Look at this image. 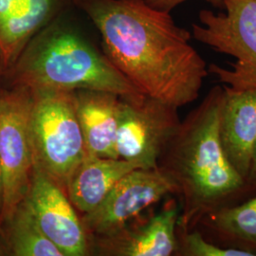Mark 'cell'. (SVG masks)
<instances>
[{
  "instance_id": "obj_22",
  "label": "cell",
  "mask_w": 256,
  "mask_h": 256,
  "mask_svg": "<svg viewBox=\"0 0 256 256\" xmlns=\"http://www.w3.org/2000/svg\"><path fill=\"white\" fill-rule=\"evenodd\" d=\"M2 74H3V72H2V70H1V68H0V75Z\"/></svg>"
},
{
  "instance_id": "obj_16",
  "label": "cell",
  "mask_w": 256,
  "mask_h": 256,
  "mask_svg": "<svg viewBox=\"0 0 256 256\" xmlns=\"http://www.w3.org/2000/svg\"><path fill=\"white\" fill-rule=\"evenodd\" d=\"M0 226L7 238L10 256H64L46 238L24 200Z\"/></svg>"
},
{
  "instance_id": "obj_4",
  "label": "cell",
  "mask_w": 256,
  "mask_h": 256,
  "mask_svg": "<svg viewBox=\"0 0 256 256\" xmlns=\"http://www.w3.org/2000/svg\"><path fill=\"white\" fill-rule=\"evenodd\" d=\"M30 92V134L34 168L66 192L72 174L88 155L75 110L74 90Z\"/></svg>"
},
{
  "instance_id": "obj_8",
  "label": "cell",
  "mask_w": 256,
  "mask_h": 256,
  "mask_svg": "<svg viewBox=\"0 0 256 256\" xmlns=\"http://www.w3.org/2000/svg\"><path fill=\"white\" fill-rule=\"evenodd\" d=\"M170 194H176V184L162 169H134L95 210L81 216L82 226L88 236L111 234Z\"/></svg>"
},
{
  "instance_id": "obj_9",
  "label": "cell",
  "mask_w": 256,
  "mask_h": 256,
  "mask_svg": "<svg viewBox=\"0 0 256 256\" xmlns=\"http://www.w3.org/2000/svg\"><path fill=\"white\" fill-rule=\"evenodd\" d=\"M24 200L46 238L64 256H90V239L81 216L64 190L48 176L32 169Z\"/></svg>"
},
{
  "instance_id": "obj_7",
  "label": "cell",
  "mask_w": 256,
  "mask_h": 256,
  "mask_svg": "<svg viewBox=\"0 0 256 256\" xmlns=\"http://www.w3.org/2000/svg\"><path fill=\"white\" fill-rule=\"evenodd\" d=\"M178 110L147 96L140 100L120 97L115 146L117 158L144 169L156 168L165 147L180 124Z\"/></svg>"
},
{
  "instance_id": "obj_6",
  "label": "cell",
  "mask_w": 256,
  "mask_h": 256,
  "mask_svg": "<svg viewBox=\"0 0 256 256\" xmlns=\"http://www.w3.org/2000/svg\"><path fill=\"white\" fill-rule=\"evenodd\" d=\"M32 92L12 86L0 90V165L3 176L2 221L27 196L34 158L30 134Z\"/></svg>"
},
{
  "instance_id": "obj_19",
  "label": "cell",
  "mask_w": 256,
  "mask_h": 256,
  "mask_svg": "<svg viewBox=\"0 0 256 256\" xmlns=\"http://www.w3.org/2000/svg\"><path fill=\"white\" fill-rule=\"evenodd\" d=\"M248 182L256 191V140L254 147V154H252V165L250 174L248 176Z\"/></svg>"
},
{
  "instance_id": "obj_13",
  "label": "cell",
  "mask_w": 256,
  "mask_h": 256,
  "mask_svg": "<svg viewBox=\"0 0 256 256\" xmlns=\"http://www.w3.org/2000/svg\"><path fill=\"white\" fill-rule=\"evenodd\" d=\"M77 118L88 155L118 158L116 138L120 97L112 92L74 90Z\"/></svg>"
},
{
  "instance_id": "obj_21",
  "label": "cell",
  "mask_w": 256,
  "mask_h": 256,
  "mask_svg": "<svg viewBox=\"0 0 256 256\" xmlns=\"http://www.w3.org/2000/svg\"><path fill=\"white\" fill-rule=\"evenodd\" d=\"M3 210H4V189H3V176L2 169L0 165V225L3 218Z\"/></svg>"
},
{
  "instance_id": "obj_18",
  "label": "cell",
  "mask_w": 256,
  "mask_h": 256,
  "mask_svg": "<svg viewBox=\"0 0 256 256\" xmlns=\"http://www.w3.org/2000/svg\"><path fill=\"white\" fill-rule=\"evenodd\" d=\"M144 1L149 6L155 9L170 12L176 6H178V4L182 3L186 0H144ZM207 1L216 8H218V9L224 8L223 0H207Z\"/></svg>"
},
{
  "instance_id": "obj_1",
  "label": "cell",
  "mask_w": 256,
  "mask_h": 256,
  "mask_svg": "<svg viewBox=\"0 0 256 256\" xmlns=\"http://www.w3.org/2000/svg\"><path fill=\"white\" fill-rule=\"evenodd\" d=\"M98 28L104 54L138 92L178 108L198 100L208 76L191 34L144 0H72Z\"/></svg>"
},
{
  "instance_id": "obj_11",
  "label": "cell",
  "mask_w": 256,
  "mask_h": 256,
  "mask_svg": "<svg viewBox=\"0 0 256 256\" xmlns=\"http://www.w3.org/2000/svg\"><path fill=\"white\" fill-rule=\"evenodd\" d=\"M72 0H0V68L7 72L30 39Z\"/></svg>"
},
{
  "instance_id": "obj_10",
  "label": "cell",
  "mask_w": 256,
  "mask_h": 256,
  "mask_svg": "<svg viewBox=\"0 0 256 256\" xmlns=\"http://www.w3.org/2000/svg\"><path fill=\"white\" fill-rule=\"evenodd\" d=\"M180 212V205L171 200L164 210L142 222L129 221L111 234L88 236L90 256H173L178 247Z\"/></svg>"
},
{
  "instance_id": "obj_5",
  "label": "cell",
  "mask_w": 256,
  "mask_h": 256,
  "mask_svg": "<svg viewBox=\"0 0 256 256\" xmlns=\"http://www.w3.org/2000/svg\"><path fill=\"white\" fill-rule=\"evenodd\" d=\"M224 12H200L202 25L192 24L194 37L216 52L230 55V68L212 64L208 72L236 92L256 90V0H223Z\"/></svg>"
},
{
  "instance_id": "obj_17",
  "label": "cell",
  "mask_w": 256,
  "mask_h": 256,
  "mask_svg": "<svg viewBox=\"0 0 256 256\" xmlns=\"http://www.w3.org/2000/svg\"><path fill=\"white\" fill-rule=\"evenodd\" d=\"M176 256H254L247 250L216 245L204 238L198 229L184 230L176 227Z\"/></svg>"
},
{
  "instance_id": "obj_20",
  "label": "cell",
  "mask_w": 256,
  "mask_h": 256,
  "mask_svg": "<svg viewBox=\"0 0 256 256\" xmlns=\"http://www.w3.org/2000/svg\"><path fill=\"white\" fill-rule=\"evenodd\" d=\"M10 256L9 244H8L6 236L4 234V230L0 226V256Z\"/></svg>"
},
{
  "instance_id": "obj_15",
  "label": "cell",
  "mask_w": 256,
  "mask_h": 256,
  "mask_svg": "<svg viewBox=\"0 0 256 256\" xmlns=\"http://www.w3.org/2000/svg\"><path fill=\"white\" fill-rule=\"evenodd\" d=\"M194 229L216 245L247 250L256 256V194L204 216Z\"/></svg>"
},
{
  "instance_id": "obj_2",
  "label": "cell",
  "mask_w": 256,
  "mask_h": 256,
  "mask_svg": "<svg viewBox=\"0 0 256 256\" xmlns=\"http://www.w3.org/2000/svg\"><path fill=\"white\" fill-rule=\"evenodd\" d=\"M225 90L216 86L180 122L158 167L168 174L180 196L178 228L194 229L206 216L234 206L256 191L230 164L220 140Z\"/></svg>"
},
{
  "instance_id": "obj_14",
  "label": "cell",
  "mask_w": 256,
  "mask_h": 256,
  "mask_svg": "<svg viewBox=\"0 0 256 256\" xmlns=\"http://www.w3.org/2000/svg\"><path fill=\"white\" fill-rule=\"evenodd\" d=\"M140 165L122 158L86 155L72 174L66 194L82 214L95 210L115 184Z\"/></svg>"
},
{
  "instance_id": "obj_12",
  "label": "cell",
  "mask_w": 256,
  "mask_h": 256,
  "mask_svg": "<svg viewBox=\"0 0 256 256\" xmlns=\"http://www.w3.org/2000/svg\"><path fill=\"white\" fill-rule=\"evenodd\" d=\"M223 86L220 144L230 164L248 182L256 140V90L236 92Z\"/></svg>"
},
{
  "instance_id": "obj_3",
  "label": "cell",
  "mask_w": 256,
  "mask_h": 256,
  "mask_svg": "<svg viewBox=\"0 0 256 256\" xmlns=\"http://www.w3.org/2000/svg\"><path fill=\"white\" fill-rule=\"evenodd\" d=\"M7 74L12 86L30 90H92L132 100L146 96L64 12L30 39Z\"/></svg>"
}]
</instances>
